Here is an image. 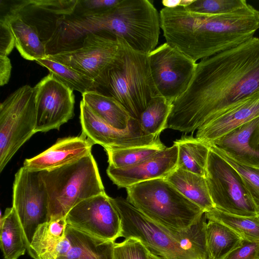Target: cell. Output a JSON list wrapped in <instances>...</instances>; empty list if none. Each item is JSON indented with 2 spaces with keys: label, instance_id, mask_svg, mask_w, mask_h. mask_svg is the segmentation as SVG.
<instances>
[{
  "label": "cell",
  "instance_id": "obj_1",
  "mask_svg": "<svg viewBox=\"0 0 259 259\" xmlns=\"http://www.w3.org/2000/svg\"><path fill=\"white\" fill-rule=\"evenodd\" d=\"M259 97V38L200 60L187 90L172 103L165 128L197 130L221 112Z\"/></svg>",
  "mask_w": 259,
  "mask_h": 259
},
{
  "label": "cell",
  "instance_id": "obj_2",
  "mask_svg": "<svg viewBox=\"0 0 259 259\" xmlns=\"http://www.w3.org/2000/svg\"><path fill=\"white\" fill-rule=\"evenodd\" d=\"M159 17L166 42L196 62L239 46L259 28V11L249 4L216 15L164 7Z\"/></svg>",
  "mask_w": 259,
  "mask_h": 259
},
{
  "label": "cell",
  "instance_id": "obj_3",
  "mask_svg": "<svg viewBox=\"0 0 259 259\" xmlns=\"http://www.w3.org/2000/svg\"><path fill=\"white\" fill-rule=\"evenodd\" d=\"M125 189L130 203L171 231L188 228L205 213L164 179L143 182Z\"/></svg>",
  "mask_w": 259,
  "mask_h": 259
},
{
  "label": "cell",
  "instance_id": "obj_4",
  "mask_svg": "<svg viewBox=\"0 0 259 259\" xmlns=\"http://www.w3.org/2000/svg\"><path fill=\"white\" fill-rule=\"evenodd\" d=\"M39 172L48 195L49 220L65 218L80 201L106 193L92 154L65 165Z\"/></svg>",
  "mask_w": 259,
  "mask_h": 259
},
{
  "label": "cell",
  "instance_id": "obj_5",
  "mask_svg": "<svg viewBox=\"0 0 259 259\" xmlns=\"http://www.w3.org/2000/svg\"><path fill=\"white\" fill-rule=\"evenodd\" d=\"M122 40V59L110 71L104 94L115 99L132 118L139 120L149 102L162 96L152 77L148 54L134 50Z\"/></svg>",
  "mask_w": 259,
  "mask_h": 259
},
{
  "label": "cell",
  "instance_id": "obj_6",
  "mask_svg": "<svg viewBox=\"0 0 259 259\" xmlns=\"http://www.w3.org/2000/svg\"><path fill=\"white\" fill-rule=\"evenodd\" d=\"M121 219L120 237L140 240L149 253L159 259H198L184 248L183 230H170L149 219L126 199L110 197Z\"/></svg>",
  "mask_w": 259,
  "mask_h": 259
},
{
  "label": "cell",
  "instance_id": "obj_7",
  "mask_svg": "<svg viewBox=\"0 0 259 259\" xmlns=\"http://www.w3.org/2000/svg\"><path fill=\"white\" fill-rule=\"evenodd\" d=\"M123 51L122 38L93 33L87 35L78 48L46 58L82 73L105 89L110 71L122 61Z\"/></svg>",
  "mask_w": 259,
  "mask_h": 259
},
{
  "label": "cell",
  "instance_id": "obj_8",
  "mask_svg": "<svg viewBox=\"0 0 259 259\" xmlns=\"http://www.w3.org/2000/svg\"><path fill=\"white\" fill-rule=\"evenodd\" d=\"M36 122L33 88L23 85L0 104V172L34 134Z\"/></svg>",
  "mask_w": 259,
  "mask_h": 259
},
{
  "label": "cell",
  "instance_id": "obj_9",
  "mask_svg": "<svg viewBox=\"0 0 259 259\" xmlns=\"http://www.w3.org/2000/svg\"><path fill=\"white\" fill-rule=\"evenodd\" d=\"M205 177L215 208L234 214H258L237 171L210 148Z\"/></svg>",
  "mask_w": 259,
  "mask_h": 259
},
{
  "label": "cell",
  "instance_id": "obj_10",
  "mask_svg": "<svg viewBox=\"0 0 259 259\" xmlns=\"http://www.w3.org/2000/svg\"><path fill=\"white\" fill-rule=\"evenodd\" d=\"M21 224L27 250L39 225L49 221V200L39 171L24 166L15 175L13 206Z\"/></svg>",
  "mask_w": 259,
  "mask_h": 259
},
{
  "label": "cell",
  "instance_id": "obj_11",
  "mask_svg": "<svg viewBox=\"0 0 259 259\" xmlns=\"http://www.w3.org/2000/svg\"><path fill=\"white\" fill-rule=\"evenodd\" d=\"M151 74L161 95L173 103L188 89L197 62L166 42L148 54Z\"/></svg>",
  "mask_w": 259,
  "mask_h": 259
},
{
  "label": "cell",
  "instance_id": "obj_12",
  "mask_svg": "<svg viewBox=\"0 0 259 259\" xmlns=\"http://www.w3.org/2000/svg\"><path fill=\"white\" fill-rule=\"evenodd\" d=\"M36 113L35 133L60 129L74 116L73 90L49 73L34 87Z\"/></svg>",
  "mask_w": 259,
  "mask_h": 259
},
{
  "label": "cell",
  "instance_id": "obj_13",
  "mask_svg": "<svg viewBox=\"0 0 259 259\" xmlns=\"http://www.w3.org/2000/svg\"><path fill=\"white\" fill-rule=\"evenodd\" d=\"M106 193L84 199L65 217L67 225L80 231L107 240L120 238L121 219Z\"/></svg>",
  "mask_w": 259,
  "mask_h": 259
},
{
  "label": "cell",
  "instance_id": "obj_14",
  "mask_svg": "<svg viewBox=\"0 0 259 259\" xmlns=\"http://www.w3.org/2000/svg\"><path fill=\"white\" fill-rule=\"evenodd\" d=\"M80 122L82 133L94 144L104 149L151 146L161 142L159 137L145 134L138 120L132 119L125 130L115 128L96 116L81 100Z\"/></svg>",
  "mask_w": 259,
  "mask_h": 259
},
{
  "label": "cell",
  "instance_id": "obj_15",
  "mask_svg": "<svg viewBox=\"0 0 259 259\" xmlns=\"http://www.w3.org/2000/svg\"><path fill=\"white\" fill-rule=\"evenodd\" d=\"M178 148L174 143L137 164L122 168L108 166L106 172L118 188H127L143 182L165 179L177 167Z\"/></svg>",
  "mask_w": 259,
  "mask_h": 259
},
{
  "label": "cell",
  "instance_id": "obj_16",
  "mask_svg": "<svg viewBox=\"0 0 259 259\" xmlns=\"http://www.w3.org/2000/svg\"><path fill=\"white\" fill-rule=\"evenodd\" d=\"M94 144L82 133L79 136L59 139L46 150L31 158L26 159L23 166L35 171L62 166L92 154Z\"/></svg>",
  "mask_w": 259,
  "mask_h": 259
},
{
  "label": "cell",
  "instance_id": "obj_17",
  "mask_svg": "<svg viewBox=\"0 0 259 259\" xmlns=\"http://www.w3.org/2000/svg\"><path fill=\"white\" fill-rule=\"evenodd\" d=\"M259 117V97L234 106L215 115L197 130L196 137L208 145L239 126Z\"/></svg>",
  "mask_w": 259,
  "mask_h": 259
},
{
  "label": "cell",
  "instance_id": "obj_18",
  "mask_svg": "<svg viewBox=\"0 0 259 259\" xmlns=\"http://www.w3.org/2000/svg\"><path fill=\"white\" fill-rule=\"evenodd\" d=\"M209 146L259 164V117L235 128Z\"/></svg>",
  "mask_w": 259,
  "mask_h": 259
},
{
  "label": "cell",
  "instance_id": "obj_19",
  "mask_svg": "<svg viewBox=\"0 0 259 259\" xmlns=\"http://www.w3.org/2000/svg\"><path fill=\"white\" fill-rule=\"evenodd\" d=\"M66 236L71 248L57 259H113L115 241L93 236L68 225Z\"/></svg>",
  "mask_w": 259,
  "mask_h": 259
},
{
  "label": "cell",
  "instance_id": "obj_20",
  "mask_svg": "<svg viewBox=\"0 0 259 259\" xmlns=\"http://www.w3.org/2000/svg\"><path fill=\"white\" fill-rule=\"evenodd\" d=\"M67 225L65 218H51L39 225L27 250L29 255L34 259H57Z\"/></svg>",
  "mask_w": 259,
  "mask_h": 259
},
{
  "label": "cell",
  "instance_id": "obj_21",
  "mask_svg": "<svg viewBox=\"0 0 259 259\" xmlns=\"http://www.w3.org/2000/svg\"><path fill=\"white\" fill-rule=\"evenodd\" d=\"M11 29L15 38V47L21 56L29 61L47 57L46 46L37 29L25 21L20 14L1 16Z\"/></svg>",
  "mask_w": 259,
  "mask_h": 259
},
{
  "label": "cell",
  "instance_id": "obj_22",
  "mask_svg": "<svg viewBox=\"0 0 259 259\" xmlns=\"http://www.w3.org/2000/svg\"><path fill=\"white\" fill-rule=\"evenodd\" d=\"M82 100L99 118L110 126L125 130L132 118L124 107L114 98L99 91L82 94Z\"/></svg>",
  "mask_w": 259,
  "mask_h": 259
},
{
  "label": "cell",
  "instance_id": "obj_23",
  "mask_svg": "<svg viewBox=\"0 0 259 259\" xmlns=\"http://www.w3.org/2000/svg\"><path fill=\"white\" fill-rule=\"evenodd\" d=\"M164 179L204 212L214 207L204 176L176 168Z\"/></svg>",
  "mask_w": 259,
  "mask_h": 259
},
{
  "label": "cell",
  "instance_id": "obj_24",
  "mask_svg": "<svg viewBox=\"0 0 259 259\" xmlns=\"http://www.w3.org/2000/svg\"><path fill=\"white\" fill-rule=\"evenodd\" d=\"M1 248L5 259H18L27 247L21 224L15 208H6L1 219Z\"/></svg>",
  "mask_w": 259,
  "mask_h": 259
},
{
  "label": "cell",
  "instance_id": "obj_25",
  "mask_svg": "<svg viewBox=\"0 0 259 259\" xmlns=\"http://www.w3.org/2000/svg\"><path fill=\"white\" fill-rule=\"evenodd\" d=\"M174 143L178 148L177 168L205 177L210 146L192 136H183Z\"/></svg>",
  "mask_w": 259,
  "mask_h": 259
},
{
  "label": "cell",
  "instance_id": "obj_26",
  "mask_svg": "<svg viewBox=\"0 0 259 259\" xmlns=\"http://www.w3.org/2000/svg\"><path fill=\"white\" fill-rule=\"evenodd\" d=\"M207 221L205 236L208 259H224L240 245L242 239L224 225Z\"/></svg>",
  "mask_w": 259,
  "mask_h": 259
},
{
  "label": "cell",
  "instance_id": "obj_27",
  "mask_svg": "<svg viewBox=\"0 0 259 259\" xmlns=\"http://www.w3.org/2000/svg\"><path fill=\"white\" fill-rule=\"evenodd\" d=\"M207 220L219 222L228 227L242 240L259 242V214L242 216L229 213L215 207L205 212Z\"/></svg>",
  "mask_w": 259,
  "mask_h": 259
},
{
  "label": "cell",
  "instance_id": "obj_28",
  "mask_svg": "<svg viewBox=\"0 0 259 259\" xmlns=\"http://www.w3.org/2000/svg\"><path fill=\"white\" fill-rule=\"evenodd\" d=\"M210 148L239 174L259 214V164L249 162L214 146H210Z\"/></svg>",
  "mask_w": 259,
  "mask_h": 259
},
{
  "label": "cell",
  "instance_id": "obj_29",
  "mask_svg": "<svg viewBox=\"0 0 259 259\" xmlns=\"http://www.w3.org/2000/svg\"><path fill=\"white\" fill-rule=\"evenodd\" d=\"M35 62L47 68L58 80L73 91L82 94L99 91V86L94 80L65 65L47 58L37 59Z\"/></svg>",
  "mask_w": 259,
  "mask_h": 259
},
{
  "label": "cell",
  "instance_id": "obj_30",
  "mask_svg": "<svg viewBox=\"0 0 259 259\" xmlns=\"http://www.w3.org/2000/svg\"><path fill=\"white\" fill-rule=\"evenodd\" d=\"M172 103L160 96L153 99L140 115L139 122L142 131L147 135L159 137L165 128Z\"/></svg>",
  "mask_w": 259,
  "mask_h": 259
},
{
  "label": "cell",
  "instance_id": "obj_31",
  "mask_svg": "<svg viewBox=\"0 0 259 259\" xmlns=\"http://www.w3.org/2000/svg\"><path fill=\"white\" fill-rule=\"evenodd\" d=\"M166 147L161 142L151 146L104 149L108 156L109 166L122 168L139 163Z\"/></svg>",
  "mask_w": 259,
  "mask_h": 259
},
{
  "label": "cell",
  "instance_id": "obj_32",
  "mask_svg": "<svg viewBox=\"0 0 259 259\" xmlns=\"http://www.w3.org/2000/svg\"><path fill=\"white\" fill-rule=\"evenodd\" d=\"M247 4L245 0H194L184 8L194 13L216 15L234 12Z\"/></svg>",
  "mask_w": 259,
  "mask_h": 259
},
{
  "label": "cell",
  "instance_id": "obj_33",
  "mask_svg": "<svg viewBox=\"0 0 259 259\" xmlns=\"http://www.w3.org/2000/svg\"><path fill=\"white\" fill-rule=\"evenodd\" d=\"M113 259H149V252L140 240L130 237L115 243Z\"/></svg>",
  "mask_w": 259,
  "mask_h": 259
},
{
  "label": "cell",
  "instance_id": "obj_34",
  "mask_svg": "<svg viewBox=\"0 0 259 259\" xmlns=\"http://www.w3.org/2000/svg\"><path fill=\"white\" fill-rule=\"evenodd\" d=\"M120 0H77L72 14L92 16L104 14L113 9Z\"/></svg>",
  "mask_w": 259,
  "mask_h": 259
},
{
  "label": "cell",
  "instance_id": "obj_35",
  "mask_svg": "<svg viewBox=\"0 0 259 259\" xmlns=\"http://www.w3.org/2000/svg\"><path fill=\"white\" fill-rule=\"evenodd\" d=\"M77 0L30 1V5L54 14L62 16L71 15L75 9Z\"/></svg>",
  "mask_w": 259,
  "mask_h": 259
},
{
  "label": "cell",
  "instance_id": "obj_36",
  "mask_svg": "<svg viewBox=\"0 0 259 259\" xmlns=\"http://www.w3.org/2000/svg\"><path fill=\"white\" fill-rule=\"evenodd\" d=\"M224 259H259V242L242 240Z\"/></svg>",
  "mask_w": 259,
  "mask_h": 259
},
{
  "label": "cell",
  "instance_id": "obj_37",
  "mask_svg": "<svg viewBox=\"0 0 259 259\" xmlns=\"http://www.w3.org/2000/svg\"><path fill=\"white\" fill-rule=\"evenodd\" d=\"M15 47L14 35L8 23L0 20V56H8Z\"/></svg>",
  "mask_w": 259,
  "mask_h": 259
},
{
  "label": "cell",
  "instance_id": "obj_38",
  "mask_svg": "<svg viewBox=\"0 0 259 259\" xmlns=\"http://www.w3.org/2000/svg\"><path fill=\"white\" fill-rule=\"evenodd\" d=\"M12 65L8 56H0V85L3 86L9 81Z\"/></svg>",
  "mask_w": 259,
  "mask_h": 259
},
{
  "label": "cell",
  "instance_id": "obj_39",
  "mask_svg": "<svg viewBox=\"0 0 259 259\" xmlns=\"http://www.w3.org/2000/svg\"><path fill=\"white\" fill-rule=\"evenodd\" d=\"M194 0H163L162 4L164 7L176 8L178 7H186Z\"/></svg>",
  "mask_w": 259,
  "mask_h": 259
},
{
  "label": "cell",
  "instance_id": "obj_40",
  "mask_svg": "<svg viewBox=\"0 0 259 259\" xmlns=\"http://www.w3.org/2000/svg\"><path fill=\"white\" fill-rule=\"evenodd\" d=\"M149 259H159L157 257L154 256V255L151 254L149 252Z\"/></svg>",
  "mask_w": 259,
  "mask_h": 259
}]
</instances>
